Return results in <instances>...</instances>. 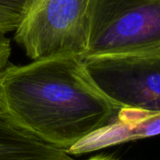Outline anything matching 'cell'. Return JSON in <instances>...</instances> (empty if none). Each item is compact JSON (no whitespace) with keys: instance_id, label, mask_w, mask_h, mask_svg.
<instances>
[{"instance_id":"6","label":"cell","mask_w":160,"mask_h":160,"mask_svg":"<svg viewBox=\"0 0 160 160\" xmlns=\"http://www.w3.org/2000/svg\"><path fill=\"white\" fill-rule=\"evenodd\" d=\"M0 160H74L16 125L0 112Z\"/></svg>"},{"instance_id":"9","label":"cell","mask_w":160,"mask_h":160,"mask_svg":"<svg viewBox=\"0 0 160 160\" xmlns=\"http://www.w3.org/2000/svg\"><path fill=\"white\" fill-rule=\"evenodd\" d=\"M87 160H117L112 157H107V156H97L94 158H91Z\"/></svg>"},{"instance_id":"1","label":"cell","mask_w":160,"mask_h":160,"mask_svg":"<svg viewBox=\"0 0 160 160\" xmlns=\"http://www.w3.org/2000/svg\"><path fill=\"white\" fill-rule=\"evenodd\" d=\"M119 110L94 85L78 55L8 64L0 71V112L66 152L112 123Z\"/></svg>"},{"instance_id":"3","label":"cell","mask_w":160,"mask_h":160,"mask_svg":"<svg viewBox=\"0 0 160 160\" xmlns=\"http://www.w3.org/2000/svg\"><path fill=\"white\" fill-rule=\"evenodd\" d=\"M87 5L88 0H32L14 39L33 61L60 54L83 58Z\"/></svg>"},{"instance_id":"8","label":"cell","mask_w":160,"mask_h":160,"mask_svg":"<svg viewBox=\"0 0 160 160\" xmlns=\"http://www.w3.org/2000/svg\"><path fill=\"white\" fill-rule=\"evenodd\" d=\"M10 52V40L5 38V36H0V71L8 65Z\"/></svg>"},{"instance_id":"7","label":"cell","mask_w":160,"mask_h":160,"mask_svg":"<svg viewBox=\"0 0 160 160\" xmlns=\"http://www.w3.org/2000/svg\"><path fill=\"white\" fill-rule=\"evenodd\" d=\"M32 0H0V36L16 31Z\"/></svg>"},{"instance_id":"2","label":"cell","mask_w":160,"mask_h":160,"mask_svg":"<svg viewBox=\"0 0 160 160\" xmlns=\"http://www.w3.org/2000/svg\"><path fill=\"white\" fill-rule=\"evenodd\" d=\"M160 53V0H88L83 58Z\"/></svg>"},{"instance_id":"5","label":"cell","mask_w":160,"mask_h":160,"mask_svg":"<svg viewBox=\"0 0 160 160\" xmlns=\"http://www.w3.org/2000/svg\"><path fill=\"white\" fill-rule=\"evenodd\" d=\"M160 134V114L133 109H120L109 125L69 148L68 155H82L130 141Z\"/></svg>"},{"instance_id":"4","label":"cell","mask_w":160,"mask_h":160,"mask_svg":"<svg viewBox=\"0 0 160 160\" xmlns=\"http://www.w3.org/2000/svg\"><path fill=\"white\" fill-rule=\"evenodd\" d=\"M98 91L119 109L160 114V53L82 58Z\"/></svg>"}]
</instances>
